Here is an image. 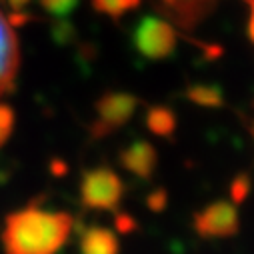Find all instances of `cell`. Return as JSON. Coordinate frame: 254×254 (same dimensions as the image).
Masks as SVG:
<instances>
[{
  "instance_id": "6da1fadb",
  "label": "cell",
  "mask_w": 254,
  "mask_h": 254,
  "mask_svg": "<svg viewBox=\"0 0 254 254\" xmlns=\"http://www.w3.org/2000/svg\"><path fill=\"white\" fill-rule=\"evenodd\" d=\"M72 216L28 204L4 218V254H56L68 240Z\"/></svg>"
},
{
  "instance_id": "2e32d148",
  "label": "cell",
  "mask_w": 254,
  "mask_h": 254,
  "mask_svg": "<svg viewBox=\"0 0 254 254\" xmlns=\"http://www.w3.org/2000/svg\"><path fill=\"white\" fill-rule=\"evenodd\" d=\"M166 204V194L164 190H154V192L148 196V206H152L154 210H162Z\"/></svg>"
},
{
  "instance_id": "ba28073f",
  "label": "cell",
  "mask_w": 254,
  "mask_h": 254,
  "mask_svg": "<svg viewBox=\"0 0 254 254\" xmlns=\"http://www.w3.org/2000/svg\"><path fill=\"white\" fill-rule=\"evenodd\" d=\"M80 254H118L120 242L118 236L104 226H88L80 232L78 238Z\"/></svg>"
},
{
  "instance_id": "4fadbf2b",
  "label": "cell",
  "mask_w": 254,
  "mask_h": 254,
  "mask_svg": "<svg viewBox=\"0 0 254 254\" xmlns=\"http://www.w3.org/2000/svg\"><path fill=\"white\" fill-rule=\"evenodd\" d=\"M14 128V110L8 104H0V148H2Z\"/></svg>"
},
{
  "instance_id": "8992f818",
  "label": "cell",
  "mask_w": 254,
  "mask_h": 254,
  "mask_svg": "<svg viewBox=\"0 0 254 254\" xmlns=\"http://www.w3.org/2000/svg\"><path fill=\"white\" fill-rule=\"evenodd\" d=\"M20 66V50L14 26L0 14V96L12 90Z\"/></svg>"
},
{
  "instance_id": "7a4b0ae2",
  "label": "cell",
  "mask_w": 254,
  "mask_h": 254,
  "mask_svg": "<svg viewBox=\"0 0 254 254\" xmlns=\"http://www.w3.org/2000/svg\"><path fill=\"white\" fill-rule=\"evenodd\" d=\"M124 194V184L120 176L108 168L98 166L86 170L80 178V200L92 210H114Z\"/></svg>"
},
{
  "instance_id": "9a60e30c",
  "label": "cell",
  "mask_w": 254,
  "mask_h": 254,
  "mask_svg": "<svg viewBox=\"0 0 254 254\" xmlns=\"http://www.w3.org/2000/svg\"><path fill=\"white\" fill-rule=\"evenodd\" d=\"M250 192V178L246 174H240L232 180L230 184V196H232V202L234 204H240Z\"/></svg>"
},
{
  "instance_id": "52a82bcc",
  "label": "cell",
  "mask_w": 254,
  "mask_h": 254,
  "mask_svg": "<svg viewBox=\"0 0 254 254\" xmlns=\"http://www.w3.org/2000/svg\"><path fill=\"white\" fill-rule=\"evenodd\" d=\"M118 160L130 174H134L142 180H148L154 174V168L158 164V152L150 142L136 140L120 150Z\"/></svg>"
},
{
  "instance_id": "5b68a950",
  "label": "cell",
  "mask_w": 254,
  "mask_h": 254,
  "mask_svg": "<svg viewBox=\"0 0 254 254\" xmlns=\"http://www.w3.org/2000/svg\"><path fill=\"white\" fill-rule=\"evenodd\" d=\"M238 228L240 216L230 200H216L194 214V230L202 238H230Z\"/></svg>"
},
{
  "instance_id": "ac0fdd59",
  "label": "cell",
  "mask_w": 254,
  "mask_h": 254,
  "mask_svg": "<svg viewBox=\"0 0 254 254\" xmlns=\"http://www.w3.org/2000/svg\"><path fill=\"white\" fill-rule=\"evenodd\" d=\"M116 220H118V228H122V230H130V228L134 226V224H132L134 220H132V218H128V216H124V214H122V216H118Z\"/></svg>"
},
{
  "instance_id": "ffe728a7",
  "label": "cell",
  "mask_w": 254,
  "mask_h": 254,
  "mask_svg": "<svg viewBox=\"0 0 254 254\" xmlns=\"http://www.w3.org/2000/svg\"><path fill=\"white\" fill-rule=\"evenodd\" d=\"M248 128H250V134H252V140H254V120L250 122V126H248Z\"/></svg>"
},
{
  "instance_id": "3957f363",
  "label": "cell",
  "mask_w": 254,
  "mask_h": 254,
  "mask_svg": "<svg viewBox=\"0 0 254 254\" xmlns=\"http://www.w3.org/2000/svg\"><path fill=\"white\" fill-rule=\"evenodd\" d=\"M138 104H140V100L130 92L102 94L94 104L96 116L90 124L92 138H102V136H108L114 130L122 128V126L134 116Z\"/></svg>"
},
{
  "instance_id": "8fae6325",
  "label": "cell",
  "mask_w": 254,
  "mask_h": 254,
  "mask_svg": "<svg viewBox=\"0 0 254 254\" xmlns=\"http://www.w3.org/2000/svg\"><path fill=\"white\" fill-rule=\"evenodd\" d=\"M186 98L204 108H220L224 104V94L214 84H192L186 90Z\"/></svg>"
},
{
  "instance_id": "5bb4252c",
  "label": "cell",
  "mask_w": 254,
  "mask_h": 254,
  "mask_svg": "<svg viewBox=\"0 0 254 254\" xmlns=\"http://www.w3.org/2000/svg\"><path fill=\"white\" fill-rule=\"evenodd\" d=\"M38 2L46 12L54 16H66L78 6V0H38Z\"/></svg>"
},
{
  "instance_id": "e0dca14e",
  "label": "cell",
  "mask_w": 254,
  "mask_h": 254,
  "mask_svg": "<svg viewBox=\"0 0 254 254\" xmlns=\"http://www.w3.org/2000/svg\"><path fill=\"white\" fill-rule=\"evenodd\" d=\"M250 6V18H248V38L254 42V0H246Z\"/></svg>"
},
{
  "instance_id": "d6986e66",
  "label": "cell",
  "mask_w": 254,
  "mask_h": 254,
  "mask_svg": "<svg viewBox=\"0 0 254 254\" xmlns=\"http://www.w3.org/2000/svg\"><path fill=\"white\" fill-rule=\"evenodd\" d=\"M30 2V0H8V4L12 6V8H16V10H20L22 6H26Z\"/></svg>"
},
{
  "instance_id": "30bf717a",
  "label": "cell",
  "mask_w": 254,
  "mask_h": 254,
  "mask_svg": "<svg viewBox=\"0 0 254 254\" xmlns=\"http://www.w3.org/2000/svg\"><path fill=\"white\" fill-rule=\"evenodd\" d=\"M146 126L156 136H170L176 130V114L166 106H150L146 110Z\"/></svg>"
},
{
  "instance_id": "7c38bea8",
  "label": "cell",
  "mask_w": 254,
  "mask_h": 254,
  "mask_svg": "<svg viewBox=\"0 0 254 254\" xmlns=\"http://www.w3.org/2000/svg\"><path fill=\"white\" fill-rule=\"evenodd\" d=\"M90 2H92V6H94L96 12L106 14L110 18L118 20L126 12L134 10L140 4V0H90Z\"/></svg>"
},
{
  "instance_id": "9c48e42d",
  "label": "cell",
  "mask_w": 254,
  "mask_h": 254,
  "mask_svg": "<svg viewBox=\"0 0 254 254\" xmlns=\"http://www.w3.org/2000/svg\"><path fill=\"white\" fill-rule=\"evenodd\" d=\"M164 6L170 10V16L178 24L192 28L210 10L212 0H170Z\"/></svg>"
},
{
  "instance_id": "277c9868",
  "label": "cell",
  "mask_w": 254,
  "mask_h": 254,
  "mask_svg": "<svg viewBox=\"0 0 254 254\" xmlns=\"http://www.w3.org/2000/svg\"><path fill=\"white\" fill-rule=\"evenodd\" d=\"M134 48L148 60H164L176 48L174 28L156 16H144L134 30Z\"/></svg>"
}]
</instances>
